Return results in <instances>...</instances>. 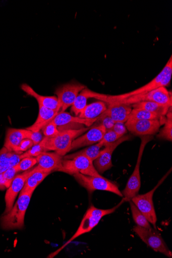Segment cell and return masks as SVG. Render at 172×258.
I'll list each match as a JSON object with an SVG mask.
<instances>
[{
	"instance_id": "38",
	"label": "cell",
	"mask_w": 172,
	"mask_h": 258,
	"mask_svg": "<svg viewBox=\"0 0 172 258\" xmlns=\"http://www.w3.org/2000/svg\"><path fill=\"white\" fill-rule=\"evenodd\" d=\"M97 120L101 121V124L104 126L106 131L111 130L116 123L108 116L101 115Z\"/></svg>"
},
{
	"instance_id": "31",
	"label": "cell",
	"mask_w": 172,
	"mask_h": 258,
	"mask_svg": "<svg viewBox=\"0 0 172 258\" xmlns=\"http://www.w3.org/2000/svg\"><path fill=\"white\" fill-rule=\"evenodd\" d=\"M164 126L157 135L158 138L166 140L171 142L172 140V114L169 110L166 113Z\"/></svg>"
},
{
	"instance_id": "5",
	"label": "cell",
	"mask_w": 172,
	"mask_h": 258,
	"mask_svg": "<svg viewBox=\"0 0 172 258\" xmlns=\"http://www.w3.org/2000/svg\"><path fill=\"white\" fill-rule=\"evenodd\" d=\"M70 175L78 173L95 177H101L93 165V163L84 155L64 156L61 167L58 170Z\"/></svg>"
},
{
	"instance_id": "24",
	"label": "cell",
	"mask_w": 172,
	"mask_h": 258,
	"mask_svg": "<svg viewBox=\"0 0 172 258\" xmlns=\"http://www.w3.org/2000/svg\"><path fill=\"white\" fill-rule=\"evenodd\" d=\"M99 93L93 92L87 87L84 89L77 97L76 101L71 106V111L78 115L87 105L89 98L96 99Z\"/></svg>"
},
{
	"instance_id": "8",
	"label": "cell",
	"mask_w": 172,
	"mask_h": 258,
	"mask_svg": "<svg viewBox=\"0 0 172 258\" xmlns=\"http://www.w3.org/2000/svg\"><path fill=\"white\" fill-rule=\"evenodd\" d=\"M171 170L168 171L158 182L157 185L151 191L144 195H137L131 199V201L136 206L142 214L145 216L150 223L153 224L156 228L157 216L156 214L154 203L153 196L158 187L162 183L167 176L170 173Z\"/></svg>"
},
{
	"instance_id": "16",
	"label": "cell",
	"mask_w": 172,
	"mask_h": 258,
	"mask_svg": "<svg viewBox=\"0 0 172 258\" xmlns=\"http://www.w3.org/2000/svg\"><path fill=\"white\" fill-rule=\"evenodd\" d=\"M38 165L37 167L42 172L50 174L61 167L63 156L56 152H45L36 157Z\"/></svg>"
},
{
	"instance_id": "30",
	"label": "cell",
	"mask_w": 172,
	"mask_h": 258,
	"mask_svg": "<svg viewBox=\"0 0 172 258\" xmlns=\"http://www.w3.org/2000/svg\"><path fill=\"white\" fill-rule=\"evenodd\" d=\"M129 202L133 218L137 226L146 228H152L150 222L146 219L134 203L131 200L129 201Z\"/></svg>"
},
{
	"instance_id": "37",
	"label": "cell",
	"mask_w": 172,
	"mask_h": 258,
	"mask_svg": "<svg viewBox=\"0 0 172 258\" xmlns=\"http://www.w3.org/2000/svg\"><path fill=\"white\" fill-rule=\"evenodd\" d=\"M111 130L116 132L120 137L124 136L128 133V130L124 123L116 122Z\"/></svg>"
},
{
	"instance_id": "34",
	"label": "cell",
	"mask_w": 172,
	"mask_h": 258,
	"mask_svg": "<svg viewBox=\"0 0 172 258\" xmlns=\"http://www.w3.org/2000/svg\"><path fill=\"white\" fill-rule=\"evenodd\" d=\"M120 137L112 130L106 131L100 143L103 146L116 142Z\"/></svg>"
},
{
	"instance_id": "21",
	"label": "cell",
	"mask_w": 172,
	"mask_h": 258,
	"mask_svg": "<svg viewBox=\"0 0 172 258\" xmlns=\"http://www.w3.org/2000/svg\"><path fill=\"white\" fill-rule=\"evenodd\" d=\"M59 112L39 105V113L37 120L32 126L26 129L34 132L40 131L54 118Z\"/></svg>"
},
{
	"instance_id": "1",
	"label": "cell",
	"mask_w": 172,
	"mask_h": 258,
	"mask_svg": "<svg viewBox=\"0 0 172 258\" xmlns=\"http://www.w3.org/2000/svg\"><path fill=\"white\" fill-rule=\"evenodd\" d=\"M172 75V56L170 58L162 69L161 73L152 81L148 84L132 91L131 92L122 94L118 96H106L100 94L98 100L103 101L106 103L117 101L124 99L132 96L141 95V94L149 92L154 89L161 87H166L169 85Z\"/></svg>"
},
{
	"instance_id": "36",
	"label": "cell",
	"mask_w": 172,
	"mask_h": 258,
	"mask_svg": "<svg viewBox=\"0 0 172 258\" xmlns=\"http://www.w3.org/2000/svg\"><path fill=\"white\" fill-rule=\"evenodd\" d=\"M33 146V143L31 139H24L22 141L20 146L17 149L16 152L21 154L22 152H26L29 150Z\"/></svg>"
},
{
	"instance_id": "10",
	"label": "cell",
	"mask_w": 172,
	"mask_h": 258,
	"mask_svg": "<svg viewBox=\"0 0 172 258\" xmlns=\"http://www.w3.org/2000/svg\"><path fill=\"white\" fill-rule=\"evenodd\" d=\"M143 101L153 102L169 107H171L172 104L171 97L169 95V92L164 87L158 88L149 92L141 94V95L132 96L112 102H119L133 105Z\"/></svg>"
},
{
	"instance_id": "20",
	"label": "cell",
	"mask_w": 172,
	"mask_h": 258,
	"mask_svg": "<svg viewBox=\"0 0 172 258\" xmlns=\"http://www.w3.org/2000/svg\"><path fill=\"white\" fill-rule=\"evenodd\" d=\"M21 87L28 95L34 97L38 102L39 105L48 109L60 111L59 103L57 97L54 96H41L27 84H23L21 85Z\"/></svg>"
},
{
	"instance_id": "35",
	"label": "cell",
	"mask_w": 172,
	"mask_h": 258,
	"mask_svg": "<svg viewBox=\"0 0 172 258\" xmlns=\"http://www.w3.org/2000/svg\"><path fill=\"white\" fill-rule=\"evenodd\" d=\"M42 130L46 137H54L60 132L58 130V127L52 121L46 124Z\"/></svg>"
},
{
	"instance_id": "23",
	"label": "cell",
	"mask_w": 172,
	"mask_h": 258,
	"mask_svg": "<svg viewBox=\"0 0 172 258\" xmlns=\"http://www.w3.org/2000/svg\"><path fill=\"white\" fill-rule=\"evenodd\" d=\"M107 109V103L104 101H98L87 105L80 113L79 117L85 119H95L99 118Z\"/></svg>"
},
{
	"instance_id": "17",
	"label": "cell",
	"mask_w": 172,
	"mask_h": 258,
	"mask_svg": "<svg viewBox=\"0 0 172 258\" xmlns=\"http://www.w3.org/2000/svg\"><path fill=\"white\" fill-rule=\"evenodd\" d=\"M108 104L107 109L101 115L110 117L115 122L125 123L128 120L133 109L132 105L119 102Z\"/></svg>"
},
{
	"instance_id": "14",
	"label": "cell",
	"mask_w": 172,
	"mask_h": 258,
	"mask_svg": "<svg viewBox=\"0 0 172 258\" xmlns=\"http://www.w3.org/2000/svg\"><path fill=\"white\" fill-rule=\"evenodd\" d=\"M106 131L105 128L101 124L91 128L85 134L78 137L73 141L70 151L99 143Z\"/></svg>"
},
{
	"instance_id": "6",
	"label": "cell",
	"mask_w": 172,
	"mask_h": 258,
	"mask_svg": "<svg viewBox=\"0 0 172 258\" xmlns=\"http://www.w3.org/2000/svg\"><path fill=\"white\" fill-rule=\"evenodd\" d=\"M141 143L140 145L136 165L131 176L129 178L126 188L122 191L123 197L129 201L134 197L138 195L141 187V176L140 168L142 158L146 146L153 139V136H141Z\"/></svg>"
},
{
	"instance_id": "32",
	"label": "cell",
	"mask_w": 172,
	"mask_h": 258,
	"mask_svg": "<svg viewBox=\"0 0 172 258\" xmlns=\"http://www.w3.org/2000/svg\"><path fill=\"white\" fill-rule=\"evenodd\" d=\"M37 163L36 157H26L22 159L16 166L19 172L30 170Z\"/></svg>"
},
{
	"instance_id": "25",
	"label": "cell",
	"mask_w": 172,
	"mask_h": 258,
	"mask_svg": "<svg viewBox=\"0 0 172 258\" xmlns=\"http://www.w3.org/2000/svg\"><path fill=\"white\" fill-rule=\"evenodd\" d=\"M50 174L41 171L37 167L33 169L32 173L27 179L22 192L34 193L37 186Z\"/></svg>"
},
{
	"instance_id": "9",
	"label": "cell",
	"mask_w": 172,
	"mask_h": 258,
	"mask_svg": "<svg viewBox=\"0 0 172 258\" xmlns=\"http://www.w3.org/2000/svg\"><path fill=\"white\" fill-rule=\"evenodd\" d=\"M133 230L147 246L167 257H172L171 252L168 248L160 233L155 228H146L137 225L134 227Z\"/></svg>"
},
{
	"instance_id": "7",
	"label": "cell",
	"mask_w": 172,
	"mask_h": 258,
	"mask_svg": "<svg viewBox=\"0 0 172 258\" xmlns=\"http://www.w3.org/2000/svg\"><path fill=\"white\" fill-rule=\"evenodd\" d=\"M76 180L89 192L96 190L105 191L123 197L117 185L106 178L101 177L88 176L80 173L73 175Z\"/></svg>"
},
{
	"instance_id": "3",
	"label": "cell",
	"mask_w": 172,
	"mask_h": 258,
	"mask_svg": "<svg viewBox=\"0 0 172 258\" xmlns=\"http://www.w3.org/2000/svg\"><path fill=\"white\" fill-rule=\"evenodd\" d=\"M89 129V128L87 127L61 131L54 137H45L40 143L48 151H54L64 157L70 152L73 141L82 135Z\"/></svg>"
},
{
	"instance_id": "29",
	"label": "cell",
	"mask_w": 172,
	"mask_h": 258,
	"mask_svg": "<svg viewBox=\"0 0 172 258\" xmlns=\"http://www.w3.org/2000/svg\"><path fill=\"white\" fill-rule=\"evenodd\" d=\"M18 172L19 171L16 166L0 173V190L8 189Z\"/></svg>"
},
{
	"instance_id": "18",
	"label": "cell",
	"mask_w": 172,
	"mask_h": 258,
	"mask_svg": "<svg viewBox=\"0 0 172 258\" xmlns=\"http://www.w3.org/2000/svg\"><path fill=\"white\" fill-rule=\"evenodd\" d=\"M30 131L27 129L9 128L8 130L4 147L16 152L22 141L28 139Z\"/></svg>"
},
{
	"instance_id": "22",
	"label": "cell",
	"mask_w": 172,
	"mask_h": 258,
	"mask_svg": "<svg viewBox=\"0 0 172 258\" xmlns=\"http://www.w3.org/2000/svg\"><path fill=\"white\" fill-rule=\"evenodd\" d=\"M22 159L21 154L4 147L0 150V173L17 166Z\"/></svg>"
},
{
	"instance_id": "26",
	"label": "cell",
	"mask_w": 172,
	"mask_h": 258,
	"mask_svg": "<svg viewBox=\"0 0 172 258\" xmlns=\"http://www.w3.org/2000/svg\"><path fill=\"white\" fill-rule=\"evenodd\" d=\"M133 108L144 109L161 117L166 115L171 107L151 101H143L132 105Z\"/></svg>"
},
{
	"instance_id": "2",
	"label": "cell",
	"mask_w": 172,
	"mask_h": 258,
	"mask_svg": "<svg viewBox=\"0 0 172 258\" xmlns=\"http://www.w3.org/2000/svg\"><path fill=\"white\" fill-rule=\"evenodd\" d=\"M127 201L124 198L116 206L108 209H99L92 205L87 210V212L84 215L80 225L76 232L63 247L54 252V255L60 252V251L64 247L77 238L80 237L85 233L91 231L99 223L103 217L115 212L116 210L120 207L122 204H124Z\"/></svg>"
},
{
	"instance_id": "28",
	"label": "cell",
	"mask_w": 172,
	"mask_h": 258,
	"mask_svg": "<svg viewBox=\"0 0 172 258\" xmlns=\"http://www.w3.org/2000/svg\"><path fill=\"white\" fill-rule=\"evenodd\" d=\"M104 146L99 142L90 146L81 151L71 155H69L68 156H75L79 155H84L93 163V161L100 155L101 151V149Z\"/></svg>"
},
{
	"instance_id": "4",
	"label": "cell",
	"mask_w": 172,
	"mask_h": 258,
	"mask_svg": "<svg viewBox=\"0 0 172 258\" xmlns=\"http://www.w3.org/2000/svg\"><path fill=\"white\" fill-rule=\"evenodd\" d=\"M33 193L21 191L18 199L11 210L1 218V225L5 230L21 229L24 218Z\"/></svg>"
},
{
	"instance_id": "39",
	"label": "cell",
	"mask_w": 172,
	"mask_h": 258,
	"mask_svg": "<svg viewBox=\"0 0 172 258\" xmlns=\"http://www.w3.org/2000/svg\"><path fill=\"white\" fill-rule=\"evenodd\" d=\"M28 139L32 141L34 146L40 143L43 138L40 131L34 132L30 131Z\"/></svg>"
},
{
	"instance_id": "13",
	"label": "cell",
	"mask_w": 172,
	"mask_h": 258,
	"mask_svg": "<svg viewBox=\"0 0 172 258\" xmlns=\"http://www.w3.org/2000/svg\"><path fill=\"white\" fill-rule=\"evenodd\" d=\"M162 123L158 120H128L125 125L133 134L139 136H153L159 131Z\"/></svg>"
},
{
	"instance_id": "15",
	"label": "cell",
	"mask_w": 172,
	"mask_h": 258,
	"mask_svg": "<svg viewBox=\"0 0 172 258\" xmlns=\"http://www.w3.org/2000/svg\"><path fill=\"white\" fill-rule=\"evenodd\" d=\"M33 171V169L24 171L23 173L16 175L14 177L6 195V208L4 215L9 213L13 207L15 201L18 194L22 190L27 179Z\"/></svg>"
},
{
	"instance_id": "33",
	"label": "cell",
	"mask_w": 172,
	"mask_h": 258,
	"mask_svg": "<svg viewBox=\"0 0 172 258\" xmlns=\"http://www.w3.org/2000/svg\"><path fill=\"white\" fill-rule=\"evenodd\" d=\"M45 152H48L41 143L33 146L25 153L21 154L22 159L26 157H36L41 153Z\"/></svg>"
},
{
	"instance_id": "12",
	"label": "cell",
	"mask_w": 172,
	"mask_h": 258,
	"mask_svg": "<svg viewBox=\"0 0 172 258\" xmlns=\"http://www.w3.org/2000/svg\"><path fill=\"white\" fill-rule=\"evenodd\" d=\"M131 138L130 135H125L116 142L104 145V149L101 150L99 157L93 161L94 167L98 172L103 173L113 167L112 163L113 152L120 145L129 140Z\"/></svg>"
},
{
	"instance_id": "11",
	"label": "cell",
	"mask_w": 172,
	"mask_h": 258,
	"mask_svg": "<svg viewBox=\"0 0 172 258\" xmlns=\"http://www.w3.org/2000/svg\"><path fill=\"white\" fill-rule=\"evenodd\" d=\"M86 87L81 84L70 83L63 85L55 91L60 111H65L75 102L79 93Z\"/></svg>"
},
{
	"instance_id": "19",
	"label": "cell",
	"mask_w": 172,
	"mask_h": 258,
	"mask_svg": "<svg viewBox=\"0 0 172 258\" xmlns=\"http://www.w3.org/2000/svg\"><path fill=\"white\" fill-rule=\"evenodd\" d=\"M97 120V119L92 120L83 119L79 116H73L65 111H60L51 121L58 127L65 126L70 124H81L90 127Z\"/></svg>"
},
{
	"instance_id": "27",
	"label": "cell",
	"mask_w": 172,
	"mask_h": 258,
	"mask_svg": "<svg viewBox=\"0 0 172 258\" xmlns=\"http://www.w3.org/2000/svg\"><path fill=\"white\" fill-rule=\"evenodd\" d=\"M158 120L165 122V119L150 111L141 109L133 108L128 120Z\"/></svg>"
}]
</instances>
